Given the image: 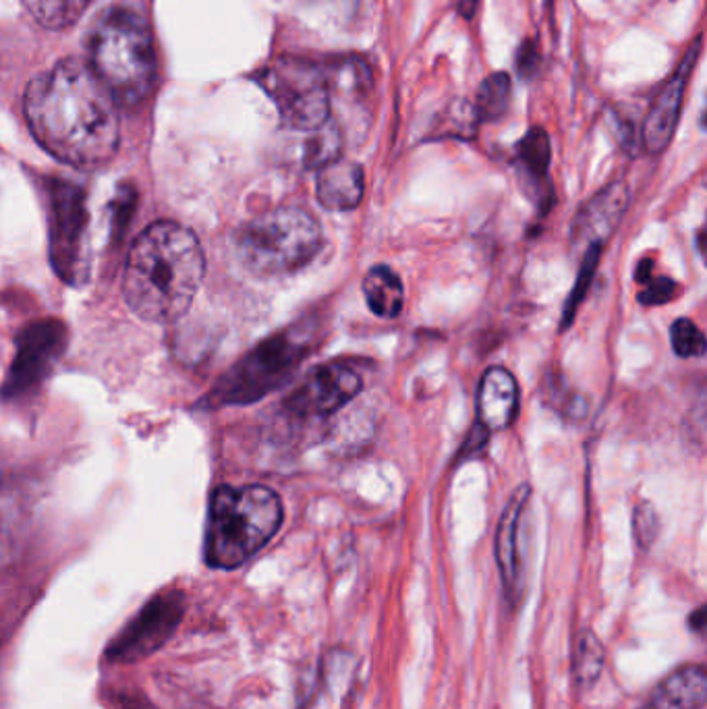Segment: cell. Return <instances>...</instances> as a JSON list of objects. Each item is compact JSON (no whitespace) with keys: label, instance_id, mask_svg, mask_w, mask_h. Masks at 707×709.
Here are the masks:
<instances>
[{"label":"cell","instance_id":"cell-26","mask_svg":"<svg viewBox=\"0 0 707 709\" xmlns=\"http://www.w3.org/2000/svg\"><path fill=\"white\" fill-rule=\"evenodd\" d=\"M670 345L673 351L683 359H697L706 354V337L701 328L689 318H678L670 326Z\"/></svg>","mask_w":707,"mask_h":709},{"label":"cell","instance_id":"cell-2","mask_svg":"<svg viewBox=\"0 0 707 709\" xmlns=\"http://www.w3.org/2000/svg\"><path fill=\"white\" fill-rule=\"evenodd\" d=\"M206 275L204 249L187 226L150 225L129 251L123 292L144 322H175L192 307Z\"/></svg>","mask_w":707,"mask_h":709},{"label":"cell","instance_id":"cell-10","mask_svg":"<svg viewBox=\"0 0 707 709\" xmlns=\"http://www.w3.org/2000/svg\"><path fill=\"white\" fill-rule=\"evenodd\" d=\"M185 614V599L178 592H164L152 597L137 616L113 639L106 658L116 664H131L147 658L168 641Z\"/></svg>","mask_w":707,"mask_h":709},{"label":"cell","instance_id":"cell-1","mask_svg":"<svg viewBox=\"0 0 707 709\" xmlns=\"http://www.w3.org/2000/svg\"><path fill=\"white\" fill-rule=\"evenodd\" d=\"M116 106L92 66L75 59L33 78L25 92L33 137L75 168H98L113 158L121 140Z\"/></svg>","mask_w":707,"mask_h":709},{"label":"cell","instance_id":"cell-18","mask_svg":"<svg viewBox=\"0 0 707 709\" xmlns=\"http://www.w3.org/2000/svg\"><path fill=\"white\" fill-rule=\"evenodd\" d=\"M707 701V675L701 664L683 666L654 689L647 709H704Z\"/></svg>","mask_w":707,"mask_h":709},{"label":"cell","instance_id":"cell-30","mask_svg":"<svg viewBox=\"0 0 707 709\" xmlns=\"http://www.w3.org/2000/svg\"><path fill=\"white\" fill-rule=\"evenodd\" d=\"M689 627H691V630H695V633H701V630L706 629V608H704V606L697 608V610L691 614Z\"/></svg>","mask_w":707,"mask_h":709},{"label":"cell","instance_id":"cell-29","mask_svg":"<svg viewBox=\"0 0 707 709\" xmlns=\"http://www.w3.org/2000/svg\"><path fill=\"white\" fill-rule=\"evenodd\" d=\"M540 63H542V56L537 52V47L531 40H525L521 44L519 52H516V71H519V75L523 80H531L537 73Z\"/></svg>","mask_w":707,"mask_h":709},{"label":"cell","instance_id":"cell-12","mask_svg":"<svg viewBox=\"0 0 707 709\" xmlns=\"http://www.w3.org/2000/svg\"><path fill=\"white\" fill-rule=\"evenodd\" d=\"M699 54H701V35L693 42V47H689L687 54L683 56L680 65L676 66L673 78L664 83L658 96L652 102V109L645 116L642 127L643 147L649 154H662L673 142L678 121H680L685 92Z\"/></svg>","mask_w":707,"mask_h":709},{"label":"cell","instance_id":"cell-22","mask_svg":"<svg viewBox=\"0 0 707 709\" xmlns=\"http://www.w3.org/2000/svg\"><path fill=\"white\" fill-rule=\"evenodd\" d=\"M509 102H511V78L499 71L483 80L473 102V111L480 123H490V121H499L506 114Z\"/></svg>","mask_w":707,"mask_h":709},{"label":"cell","instance_id":"cell-9","mask_svg":"<svg viewBox=\"0 0 707 709\" xmlns=\"http://www.w3.org/2000/svg\"><path fill=\"white\" fill-rule=\"evenodd\" d=\"M69 342V330L61 320H38L25 326L16 340V357L0 387V399L21 401L32 397L50 378Z\"/></svg>","mask_w":707,"mask_h":709},{"label":"cell","instance_id":"cell-14","mask_svg":"<svg viewBox=\"0 0 707 709\" xmlns=\"http://www.w3.org/2000/svg\"><path fill=\"white\" fill-rule=\"evenodd\" d=\"M627 208V185L623 181L606 185L578 210L573 220L571 239L575 245H583L585 249L604 247L621 225Z\"/></svg>","mask_w":707,"mask_h":709},{"label":"cell","instance_id":"cell-11","mask_svg":"<svg viewBox=\"0 0 707 709\" xmlns=\"http://www.w3.org/2000/svg\"><path fill=\"white\" fill-rule=\"evenodd\" d=\"M361 388V373L354 366L332 361L316 368L295 392H290L285 411L293 420H326L351 403Z\"/></svg>","mask_w":707,"mask_h":709},{"label":"cell","instance_id":"cell-23","mask_svg":"<svg viewBox=\"0 0 707 709\" xmlns=\"http://www.w3.org/2000/svg\"><path fill=\"white\" fill-rule=\"evenodd\" d=\"M311 140L306 145V168L320 171L321 166L340 158V131L332 123H324L320 130L311 131Z\"/></svg>","mask_w":707,"mask_h":709},{"label":"cell","instance_id":"cell-3","mask_svg":"<svg viewBox=\"0 0 707 709\" xmlns=\"http://www.w3.org/2000/svg\"><path fill=\"white\" fill-rule=\"evenodd\" d=\"M283 518V500L266 485L216 487L206 523V563L223 571L245 565L278 533Z\"/></svg>","mask_w":707,"mask_h":709},{"label":"cell","instance_id":"cell-27","mask_svg":"<svg viewBox=\"0 0 707 709\" xmlns=\"http://www.w3.org/2000/svg\"><path fill=\"white\" fill-rule=\"evenodd\" d=\"M602 249L604 247H587L585 249V258L581 264V273H578L577 282L573 287V292L566 301V309H564V326H568L575 311H577L578 304L583 301V297L587 295V289L592 287V280H594L595 270H597V264H600V256H602Z\"/></svg>","mask_w":707,"mask_h":709},{"label":"cell","instance_id":"cell-15","mask_svg":"<svg viewBox=\"0 0 707 709\" xmlns=\"http://www.w3.org/2000/svg\"><path fill=\"white\" fill-rule=\"evenodd\" d=\"M519 413V384L511 371L494 366L485 370L478 388V425L485 434L513 425Z\"/></svg>","mask_w":707,"mask_h":709},{"label":"cell","instance_id":"cell-6","mask_svg":"<svg viewBox=\"0 0 707 709\" xmlns=\"http://www.w3.org/2000/svg\"><path fill=\"white\" fill-rule=\"evenodd\" d=\"M320 223L297 206L259 214L235 235V254L252 275H290L306 268L321 249Z\"/></svg>","mask_w":707,"mask_h":709},{"label":"cell","instance_id":"cell-16","mask_svg":"<svg viewBox=\"0 0 707 709\" xmlns=\"http://www.w3.org/2000/svg\"><path fill=\"white\" fill-rule=\"evenodd\" d=\"M550 161H552V147H550L546 131L542 127L527 131L525 137L516 144L514 164H516L523 192L542 210H547L554 202V192L547 175Z\"/></svg>","mask_w":707,"mask_h":709},{"label":"cell","instance_id":"cell-21","mask_svg":"<svg viewBox=\"0 0 707 709\" xmlns=\"http://www.w3.org/2000/svg\"><path fill=\"white\" fill-rule=\"evenodd\" d=\"M30 16L47 30H64L80 19L94 0H21Z\"/></svg>","mask_w":707,"mask_h":709},{"label":"cell","instance_id":"cell-8","mask_svg":"<svg viewBox=\"0 0 707 709\" xmlns=\"http://www.w3.org/2000/svg\"><path fill=\"white\" fill-rule=\"evenodd\" d=\"M50 261L69 285H81L88 275V206L85 192L66 178H49Z\"/></svg>","mask_w":707,"mask_h":709},{"label":"cell","instance_id":"cell-17","mask_svg":"<svg viewBox=\"0 0 707 709\" xmlns=\"http://www.w3.org/2000/svg\"><path fill=\"white\" fill-rule=\"evenodd\" d=\"M363 194H366V178H363V168L359 164L338 158L318 171L316 195L326 210H355L363 202Z\"/></svg>","mask_w":707,"mask_h":709},{"label":"cell","instance_id":"cell-19","mask_svg":"<svg viewBox=\"0 0 707 709\" xmlns=\"http://www.w3.org/2000/svg\"><path fill=\"white\" fill-rule=\"evenodd\" d=\"M363 297L378 318L392 320L404 306V287L392 268L373 266L363 278Z\"/></svg>","mask_w":707,"mask_h":709},{"label":"cell","instance_id":"cell-5","mask_svg":"<svg viewBox=\"0 0 707 709\" xmlns=\"http://www.w3.org/2000/svg\"><path fill=\"white\" fill-rule=\"evenodd\" d=\"M316 342L309 323H295L262 340L242 357L199 401L202 409L262 401L274 390L289 384L295 371L304 366Z\"/></svg>","mask_w":707,"mask_h":709},{"label":"cell","instance_id":"cell-20","mask_svg":"<svg viewBox=\"0 0 707 709\" xmlns=\"http://www.w3.org/2000/svg\"><path fill=\"white\" fill-rule=\"evenodd\" d=\"M606 649L594 630L583 629L573 649V677L578 689H592L604 670Z\"/></svg>","mask_w":707,"mask_h":709},{"label":"cell","instance_id":"cell-25","mask_svg":"<svg viewBox=\"0 0 707 709\" xmlns=\"http://www.w3.org/2000/svg\"><path fill=\"white\" fill-rule=\"evenodd\" d=\"M25 521V500L17 485L0 482V544L9 542Z\"/></svg>","mask_w":707,"mask_h":709},{"label":"cell","instance_id":"cell-7","mask_svg":"<svg viewBox=\"0 0 707 709\" xmlns=\"http://www.w3.org/2000/svg\"><path fill=\"white\" fill-rule=\"evenodd\" d=\"M257 83L290 130L316 131L328 123L330 92L320 66L295 56H280L262 69Z\"/></svg>","mask_w":707,"mask_h":709},{"label":"cell","instance_id":"cell-4","mask_svg":"<svg viewBox=\"0 0 707 709\" xmlns=\"http://www.w3.org/2000/svg\"><path fill=\"white\" fill-rule=\"evenodd\" d=\"M90 63L116 104L135 106L156 80V49L145 19L114 7L98 19L88 40Z\"/></svg>","mask_w":707,"mask_h":709},{"label":"cell","instance_id":"cell-28","mask_svg":"<svg viewBox=\"0 0 707 709\" xmlns=\"http://www.w3.org/2000/svg\"><path fill=\"white\" fill-rule=\"evenodd\" d=\"M658 515H656L654 506L647 502L637 504L635 515H633V535H635L639 548H649L658 537Z\"/></svg>","mask_w":707,"mask_h":709},{"label":"cell","instance_id":"cell-24","mask_svg":"<svg viewBox=\"0 0 707 709\" xmlns=\"http://www.w3.org/2000/svg\"><path fill=\"white\" fill-rule=\"evenodd\" d=\"M652 268H654V261L652 259H643L637 268V282H642L643 289L639 290L637 299L643 306H664L668 301H673L676 297V285L673 278L668 276H654L652 275Z\"/></svg>","mask_w":707,"mask_h":709},{"label":"cell","instance_id":"cell-13","mask_svg":"<svg viewBox=\"0 0 707 709\" xmlns=\"http://www.w3.org/2000/svg\"><path fill=\"white\" fill-rule=\"evenodd\" d=\"M531 490L521 485L509 500L496 533V561L506 589V597L516 599L523 589L525 571V537L530 523Z\"/></svg>","mask_w":707,"mask_h":709}]
</instances>
